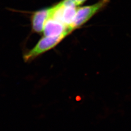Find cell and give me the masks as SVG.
Segmentation results:
<instances>
[{"label": "cell", "instance_id": "6da1fadb", "mask_svg": "<svg viewBox=\"0 0 131 131\" xmlns=\"http://www.w3.org/2000/svg\"><path fill=\"white\" fill-rule=\"evenodd\" d=\"M110 0H100L93 5L78 7L72 24L71 29L74 31L81 27L91 19L94 16L106 7Z\"/></svg>", "mask_w": 131, "mask_h": 131}, {"label": "cell", "instance_id": "7a4b0ae2", "mask_svg": "<svg viewBox=\"0 0 131 131\" xmlns=\"http://www.w3.org/2000/svg\"><path fill=\"white\" fill-rule=\"evenodd\" d=\"M70 35L69 33H66L55 37L43 36L32 49L24 54V61L27 62L32 61L40 55L56 47Z\"/></svg>", "mask_w": 131, "mask_h": 131}, {"label": "cell", "instance_id": "3957f363", "mask_svg": "<svg viewBox=\"0 0 131 131\" xmlns=\"http://www.w3.org/2000/svg\"><path fill=\"white\" fill-rule=\"evenodd\" d=\"M72 32L70 28L61 22L54 19L49 18L44 25L43 34V36L55 37L66 33L70 34Z\"/></svg>", "mask_w": 131, "mask_h": 131}, {"label": "cell", "instance_id": "277c9868", "mask_svg": "<svg viewBox=\"0 0 131 131\" xmlns=\"http://www.w3.org/2000/svg\"><path fill=\"white\" fill-rule=\"evenodd\" d=\"M50 7L44 8L33 13L31 18L33 32L38 34L43 33L45 23L49 17Z\"/></svg>", "mask_w": 131, "mask_h": 131}, {"label": "cell", "instance_id": "5b68a950", "mask_svg": "<svg viewBox=\"0 0 131 131\" xmlns=\"http://www.w3.org/2000/svg\"><path fill=\"white\" fill-rule=\"evenodd\" d=\"M71 2L73 4L76 5V6H78L80 5H83L87 0H68Z\"/></svg>", "mask_w": 131, "mask_h": 131}]
</instances>
